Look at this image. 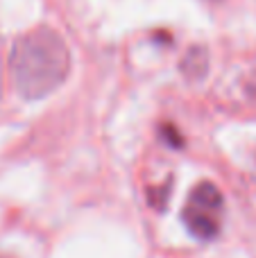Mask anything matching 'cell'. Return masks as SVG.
Masks as SVG:
<instances>
[{
	"instance_id": "obj_3",
	"label": "cell",
	"mask_w": 256,
	"mask_h": 258,
	"mask_svg": "<svg viewBox=\"0 0 256 258\" xmlns=\"http://www.w3.org/2000/svg\"><path fill=\"white\" fill-rule=\"evenodd\" d=\"M181 75L188 82H200L209 73V50L204 45H190L179 61Z\"/></svg>"
},
{
	"instance_id": "obj_4",
	"label": "cell",
	"mask_w": 256,
	"mask_h": 258,
	"mask_svg": "<svg viewBox=\"0 0 256 258\" xmlns=\"http://www.w3.org/2000/svg\"><path fill=\"white\" fill-rule=\"evenodd\" d=\"M170 186H172V181H168L166 186H159V188H148L150 206H154V209H159V211L166 209L168 197H170Z\"/></svg>"
},
{
	"instance_id": "obj_5",
	"label": "cell",
	"mask_w": 256,
	"mask_h": 258,
	"mask_svg": "<svg viewBox=\"0 0 256 258\" xmlns=\"http://www.w3.org/2000/svg\"><path fill=\"white\" fill-rule=\"evenodd\" d=\"M161 136H163V141H166L168 145H172V147H181V145H184V138H181V134L177 132L172 125H163L161 127Z\"/></svg>"
},
{
	"instance_id": "obj_2",
	"label": "cell",
	"mask_w": 256,
	"mask_h": 258,
	"mask_svg": "<svg viewBox=\"0 0 256 258\" xmlns=\"http://www.w3.org/2000/svg\"><path fill=\"white\" fill-rule=\"evenodd\" d=\"M222 209H225V200H222V192L218 190L216 183L200 181L190 190L181 220H184L186 229H188V233L193 238L213 240L220 233Z\"/></svg>"
},
{
	"instance_id": "obj_6",
	"label": "cell",
	"mask_w": 256,
	"mask_h": 258,
	"mask_svg": "<svg viewBox=\"0 0 256 258\" xmlns=\"http://www.w3.org/2000/svg\"><path fill=\"white\" fill-rule=\"evenodd\" d=\"M0 258H9V256H0Z\"/></svg>"
},
{
	"instance_id": "obj_1",
	"label": "cell",
	"mask_w": 256,
	"mask_h": 258,
	"mask_svg": "<svg viewBox=\"0 0 256 258\" xmlns=\"http://www.w3.org/2000/svg\"><path fill=\"white\" fill-rule=\"evenodd\" d=\"M68 73L71 50L57 30L39 25L14 41L9 52V75L21 98H45L66 82Z\"/></svg>"
}]
</instances>
